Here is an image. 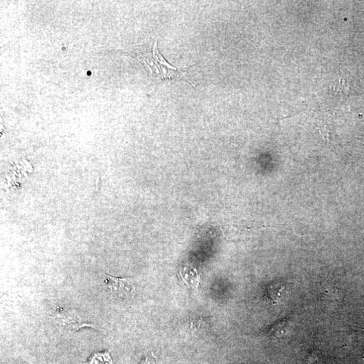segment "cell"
<instances>
[{
  "instance_id": "6da1fadb",
  "label": "cell",
  "mask_w": 364,
  "mask_h": 364,
  "mask_svg": "<svg viewBox=\"0 0 364 364\" xmlns=\"http://www.w3.org/2000/svg\"><path fill=\"white\" fill-rule=\"evenodd\" d=\"M157 43L156 42L154 45L151 55H140L138 57L142 64L147 69L148 72L158 80H183L194 86L191 81L188 80L185 72L181 69H177L171 66L160 54Z\"/></svg>"
},
{
  "instance_id": "7a4b0ae2",
  "label": "cell",
  "mask_w": 364,
  "mask_h": 364,
  "mask_svg": "<svg viewBox=\"0 0 364 364\" xmlns=\"http://www.w3.org/2000/svg\"><path fill=\"white\" fill-rule=\"evenodd\" d=\"M53 319L57 324L71 331H78L85 327H90L105 333V330L101 329L91 322L85 321L74 310L68 308H58L53 314Z\"/></svg>"
},
{
  "instance_id": "3957f363",
  "label": "cell",
  "mask_w": 364,
  "mask_h": 364,
  "mask_svg": "<svg viewBox=\"0 0 364 364\" xmlns=\"http://www.w3.org/2000/svg\"><path fill=\"white\" fill-rule=\"evenodd\" d=\"M103 277L106 290L117 300H128L135 296V286L132 279L115 278L108 274Z\"/></svg>"
},
{
  "instance_id": "277c9868",
  "label": "cell",
  "mask_w": 364,
  "mask_h": 364,
  "mask_svg": "<svg viewBox=\"0 0 364 364\" xmlns=\"http://www.w3.org/2000/svg\"><path fill=\"white\" fill-rule=\"evenodd\" d=\"M180 276L189 288L197 290L200 282V276L195 268L189 265H185L183 268L180 269Z\"/></svg>"
},
{
  "instance_id": "5b68a950",
  "label": "cell",
  "mask_w": 364,
  "mask_h": 364,
  "mask_svg": "<svg viewBox=\"0 0 364 364\" xmlns=\"http://www.w3.org/2000/svg\"><path fill=\"white\" fill-rule=\"evenodd\" d=\"M80 364H113V359L110 352H98L93 353L86 363Z\"/></svg>"
},
{
  "instance_id": "8992f818",
  "label": "cell",
  "mask_w": 364,
  "mask_h": 364,
  "mask_svg": "<svg viewBox=\"0 0 364 364\" xmlns=\"http://www.w3.org/2000/svg\"><path fill=\"white\" fill-rule=\"evenodd\" d=\"M347 84L345 80H342L341 78L339 80L334 81L332 84V90L334 94L339 95L345 94L348 90Z\"/></svg>"
},
{
  "instance_id": "52a82bcc",
  "label": "cell",
  "mask_w": 364,
  "mask_h": 364,
  "mask_svg": "<svg viewBox=\"0 0 364 364\" xmlns=\"http://www.w3.org/2000/svg\"><path fill=\"white\" fill-rule=\"evenodd\" d=\"M140 364H156L155 357L153 356H146Z\"/></svg>"
}]
</instances>
